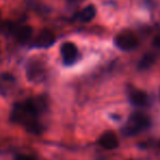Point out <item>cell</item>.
<instances>
[{
	"label": "cell",
	"instance_id": "obj_8",
	"mask_svg": "<svg viewBox=\"0 0 160 160\" xmlns=\"http://www.w3.org/2000/svg\"><path fill=\"white\" fill-rule=\"evenodd\" d=\"M55 41L56 38L53 32L49 30H43L38 34L33 46L38 47V48H47V47L52 46Z\"/></svg>",
	"mask_w": 160,
	"mask_h": 160
},
{
	"label": "cell",
	"instance_id": "obj_3",
	"mask_svg": "<svg viewBox=\"0 0 160 160\" xmlns=\"http://www.w3.org/2000/svg\"><path fill=\"white\" fill-rule=\"evenodd\" d=\"M0 31H2L5 34L13 36L17 42L24 44L29 42V40L32 38L33 30L30 25H21L18 23L13 22H7L0 28Z\"/></svg>",
	"mask_w": 160,
	"mask_h": 160
},
{
	"label": "cell",
	"instance_id": "obj_15",
	"mask_svg": "<svg viewBox=\"0 0 160 160\" xmlns=\"http://www.w3.org/2000/svg\"><path fill=\"white\" fill-rule=\"evenodd\" d=\"M0 21H1V12H0Z\"/></svg>",
	"mask_w": 160,
	"mask_h": 160
},
{
	"label": "cell",
	"instance_id": "obj_16",
	"mask_svg": "<svg viewBox=\"0 0 160 160\" xmlns=\"http://www.w3.org/2000/svg\"><path fill=\"white\" fill-rule=\"evenodd\" d=\"M70 1H77V0H70Z\"/></svg>",
	"mask_w": 160,
	"mask_h": 160
},
{
	"label": "cell",
	"instance_id": "obj_12",
	"mask_svg": "<svg viewBox=\"0 0 160 160\" xmlns=\"http://www.w3.org/2000/svg\"><path fill=\"white\" fill-rule=\"evenodd\" d=\"M156 62V56L153 54H146L144 57L140 59L139 65H138V69L140 70H145V69L150 68L153 65V62Z\"/></svg>",
	"mask_w": 160,
	"mask_h": 160
},
{
	"label": "cell",
	"instance_id": "obj_6",
	"mask_svg": "<svg viewBox=\"0 0 160 160\" xmlns=\"http://www.w3.org/2000/svg\"><path fill=\"white\" fill-rule=\"evenodd\" d=\"M60 55L66 66H71L79 59V49L72 42H65L60 46Z\"/></svg>",
	"mask_w": 160,
	"mask_h": 160
},
{
	"label": "cell",
	"instance_id": "obj_14",
	"mask_svg": "<svg viewBox=\"0 0 160 160\" xmlns=\"http://www.w3.org/2000/svg\"><path fill=\"white\" fill-rule=\"evenodd\" d=\"M153 44H155L156 46L158 47V48H160V36H158V38H156L155 42H153Z\"/></svg>",
	"mask_w": 160,
	"mask_h": 160
},
{
	"label": "cell",
	"instance_id": "obj_9",
	"mask_svg": "<svg viewBox=\"0 0 160 160\" xmlns=\"http://www.w3.org/2000/svg\"><path fill=\"white\" fill-rule=\"evenodd\" d=\"M98 144L100 145L102 148L108 149V150H112L115 149L118 146V138L114 132L107 131L99 137Z\"/></svg>",
	"mask_w": 160,
	"mask_h": 160
},
{
	"label": "cell",
	"instance_id": "obj_11",
	"mask_svg": "<svg viewBox=\"0 0 160 160\" xmlns=\"http://www.w3.org/2000/svg\"><path fill=\"white\" fill-rule=\"evenodd\" d=\"M96 14H97L96 7H94L93 5H89L83 8L82 10H80V11L76 14V19H78V20L83 23H87V22H90L91 20H93Z\"/></svg>",
	"mask_w": 160,
	"mask_h": 160
},
{
	"label": "cell",
	"instance_id": "obj_4",
	"mask_svg": "<svg viewBox=\"0 0 160 160\" xmlns=\"http://www.w3.org/2000/svg\"><path fill=\"white\" fill-rule=\"evenodd\" d=\"M46 71L45 62L40 59H30L25 67L28 79L34 83L43 81L46 78Z\"/></svg>",
	"mask_w": 160,
	"mask_h": 160
},
{
	"label": "cell",
	"instance_id": "obj_7",
	"mask_svg": "<svg viewBox=\"0 0 160 160\" xmlns=\"http://www.w3.org/2000/svg\"><path fill=\"white\" fill-rule=\"evenodd\" d=\"M128 99L135 107H147L149 104V96L145 91L136 88H131L128 91Z\"/></svg>",
	"mask_w": 160,
	"mask_h": 160
},
{
	"label": "cell",
	"instance_id": "obj_5",
	"mask_svg": "<svg viewBox=\"0 0 160 160\" xmlns=\"http://www.w3.org/2000/svg\"><path fill=\"white\" fill-rule=\"evenodd\" d=\"M114 44L118 49L124 52H128L136 48L138 45V38L135 33L129 30H124L120 32L114 38Z\"/></svg>",
	"mask_w": 160,
	"mask_h": 160
},
{
	"label": "cell",
	"instance_id": "obj_10",
	"mask_svg": "<svg viewBox=\"0 0 160 160\" xmlns=\"http://www.w3.org/2000/svg\"><path fill=\"white\" fill-rule=\"evenodd\" d=\"M16 87V79L10 73L0 75V94L7 96Z\"/></svg>",
	"mask_w": 160,
	"mask_h": 160
},
{
	"label": "cell",
	"instance_id": "obj_13",
	"mask_svg": "<svg viewBox=\"0 0 160 160\" xmlns=\"http://www.w3.org/2000/svg\"><path fill=\"white\" fill-rule=\"evenodd\" d=\"M14 160H35V159H34L33 157H31V156H28V155H18V156H16Z\"/></svg>",
	"mask_w": 160,
	"mask_h": 160
},
{
	"label": "cell",
	"instance_id": "obj_1",
	"mask_svg": "<svg viewBox=\"0 0 160 160\" xmlns=\"http://www.w3.org/2000/svg\"><path fill=\"white\" fill-rule=\"evenodd\" d=\"M46 107V100L43 97L25 99L14 104L10 114V120L23 126L29 133L40 135L44 129L40 116L45 112Z\"/></svg>",
	"mask_w": 160,
	"mask_h": 160
},
{
	"label": "cell",
	"instance_id": "obj_2",
	"mask_svg": "<svg viewBox=\"0 0 160 160\" xmlns=\"http://www.w3.org/2000/svg\"><path fill=\"white\" fill-rule=\"evenodd\" d=\"M151 122L148 115L142 112H135L128 118L122 128V132L126 136H134L149 128Z\"/></svg>",
	"mask_w": 160,
	"mask_h": 160
}]
</instances>
